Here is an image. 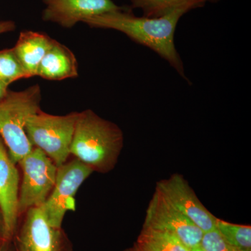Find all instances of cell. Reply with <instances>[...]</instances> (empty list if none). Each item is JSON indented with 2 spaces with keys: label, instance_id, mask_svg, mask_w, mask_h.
Masks as SVG:
<instances>
[{
  "label": "cell",
  "instance_id": "1",
  "mask_svg": "<svg viewBox=\"0 0 251 251\" xmlns=\"http://www.w3.org/2000/svg\"><path fill=\"white\" fill-rule=\"evenodd\" d=\"M188 11L187 8H181L162 17L149 18L137 17L123 9L87 18L82 23L91 27L121 31L135 42L156 52L186 79L182 61L175 47V33L180 18Z\"/></svg>",
  "mask_w": 251,
  "mask_h": 251
},
{
  "label": "cell",
  "instance_id": "2",
  "mask_svg": "<svg viewBox=\"0 0 251 251\" xmlns=\"http://www.w3.org/2000/svg\"><path fill=\"white\" fill-rule=\"evenodd\" d=\"M121 128L92 110L79 112L73 136L71 155L99 173H108L116 166L123 148Z\"/></svg>",
  "mask_w": 251,
  "mask_h": 251
},
{
  "label": "cell",
  "instance_id": "3",
  "mask_svg": "<svg viewBox=\"0 0 251 251\" xmlns=\"http://www.w3.org/2000/svg\"><path fill=\"white\" fill-rule=\"evenodd\" d=\"M41 90L39 85L21 92L9 91L0 101V136L14 163L30 152L34 147L28 139V119L40 110Z\"/></svg>",
  "mask_w": 251,
  "mask_h": 251
},
{
  "label": "cell",
  "instance_id": "4",
  "mask_svg": "<svg viewBox=\"0 0 251 251\" xmlns=\"http://www.w3.org/2000/svg\"><path fill=\"white\" fill-rule=\"evenodd\" d=\"M78 112L54 115L39 110L28 119L25 132L31 145L39 148L59 167L71 156L73 136Z\"/></svg>",
  "mask_w": 251,
  "mask_h": 251
},
{
  "label": "cell",
  "instance_id": "5",
  "mask_svg": "<svg viewBox=\"0 0 251 251\" xmlns=\"http://www.w3.org/2000/svg\"><path fill=\"white\" fill-rule=\"evenodd\" d=\"M18 163L23 173L18 197L21 216L46 202L54 187L57 167L44 151L34 147Z\"/></svg>",
  "mask_w": 251,
  "mask_h": 251
},
{
  "label": "cell",
  "instance_id": "6",
  "mask_svg": "<svg viewBox=\"0 0 251 251\" xmlns=\"http://www.w3.org/2000/svg\"><path fill=\"white\" fill-rule=\"evenodd\" d=\"M94 172L82 162L74 158L57 167L54 187L41 209L51 226L62 228L63 220L69 210H75L77 190Z\"/></svg>",
  "mask_w": 251,
  "mask_h": 251
},
{
  "label": "cell",
  "instance_id": "7",
  "mask_svg": "<svg viewBox=\"0 0 251 251\" xmlns=\"http://www.w3.org/2000/svg\"><path fill=\"white\" fill-rule=\"evenodd\" d=\"M143 226L162 229L173 234L190 250L201 245L204 234L197 226L175 209L156 189L149 203Z\"/></svg>",
  "mask_w": 251,
  "mask_h": 251
},
{
  "label": "cell",
  "instance_id": "8",
  "mask_svg": "<svg viewBox=\"0 0 251 251\" xmlns=\"http://www.w3.org/2000/svg\"><path fill=\"white\" fill-rule=\"evenodd\" d=\"M18 232V251H71L70 242L62 228L51 226L41 207L25 213Z\"/></svg>",
  "mask_w": 251,
  "mask_h": 251
},
{
  "label": "cell",
  "instance_id": "9",
  "mask_svg": "<svg viewBox=\"0 0 251 251\" xmlns=\"http://www.w3.org/2000/svg\"><path fill=\"white\" fill-rule=\"evenodd\" d=\"M156 189L204 233L216 229L219 219L203 205L183 175L174 173L161 180L157 182Z\"/></svg>",
  "mask_w": 251,
  "mask_h": 251
},
{
  "label": "cell",
  "instance_id": "10",
  "mask_svg": "<svg viewBox=\"0 0 251 251\" xmlns=\"http://www.w3.org/2000/svg\"><path fill=\"white\" fill-rule=\"evenodd\" d=\"M19 173L0 136V212L2 239L11 241L17 232L19 197Z\"/></svg>",
  "mask_w": 251,
  "mask_h": 251
},
{
  "label": "cell",
  "instance_id": "11",
  "mask_svg": "<svg viewBox=\"0 0 251 251\" xmlns=\"http://www.w3.org/2000/svg\"><path fill=\"white\" fill-rule=\"evenodd\" d=\"M46 7L42 12L45 22L72 28L85 19L107 13L121 11L113 0H42Z\"/></svg>",
  "mask_w": 251,
  "mask_h": 251
},
{
  "label": "cell",
  "instance_id": "12",
  "mask_svg": "<svg viewBox=\"0 0 251 251\" xmlns=\"http://www.w3.org/2000/svg\"><path fill=\"white\" fill-rule=\"evenodd\" d=\"M54 41V39L44 33L30 30L21 31L13 50L27 78L37 76L41 61Z\"/></svg>",
  "mask_w": 251,
  "mask_h": 251
},
{
  "label": "cell",
  "instance_id": "13",
  "mask_svg": "<svg viewBox=\"0 0 251 251\" xmlns=\"http://www.w3.org/2000/svg\"><path fill=\"white\" fill-rule=\"evenodd\" d=\"M37 76L48 80H62L78 76L76 57L67 46L54 40L41 61Z\"/></svg>",
  "mask_w": 251,
  "mask_h": 251
},
{
  "label": "cell",
  "instance_id": "14",
  "mask_svg": "<svg viewBox=\"0 0 251 251\" xmlns=\"http://www.w3.org/2000/svg\"><path fill=\"white\" fill-rule=\"evenodd\" d=\"M132 247L136 251H191L173 234L143 226Z\"/></svg>",
  "mask_w": 251,
  "mask_h": 251
},
{
  "label": "cell",
  "instance_id": "15",
  "mask_svg": "<svg viewBox=\"0 0 251 251\" xmlns=\"http://www.w3.org/2000/svg\"><path fill=\"white\" fill-rule=\"evenodd\" d=\"M132 7L143 11L149 18H158L181 8L190 10L202 6L206 0H129Z\"/></svg>",
  "mask_w": 251,
  "mask_h": 251
},
{
  "label": "cell",
  "instance_id": "16",
  "mask_svg": "<svg viewBox=\"0 0 251 251\" xmlns=\"http://www.w3.org/2000/svg\"><path fill=\"white\" fill-rule=\"evenodd\" d=\"M216 229L225 240L240 251H251V227L218 219Z\"/></svg>",
  "mask_w": 251,
  "mask_h": 251
},
{
  "label": "cell",
  "instance_id": "17",
  "mask_svg": "<svg viewBox=\"0 0 251 251\" xmlns=\"http://www.w3.org/2000/svg\"><path fill=\"white\" fill-rule=\"evenodd\" d=\"M27 78L13 49L0 50V81L9 85L15 81Z\"/></svg>",
  "mask_w": 251,
  "mask_h": 251
},
{
  "label": "cell",
  "instance_id": "18",
  "mask_svg": "<svg viewBox=\"0 0 251 251\" xmlns=\"http://www.w3.org/2000/svg\"><path fill=\"white\" fill-rule=\"evenodd\" d=\"M201 246L205 251H240L226 242L216 229L203 234Z\"/></svg>",
  "mask_w": 251,
  "mask_h": 251
},
{
  "label": "cell",
  "instance_id": "19",
  "mask_svg": "<svg viewBox=\"0 0 251 251\" xmlns=\"http://www.w3.org/2000/svg\"><path fill=\"white\" fill-rule=\"evenodd\" d=\"M16 29V24L14 21H0V34L12 31Z\"/></svg>",
  "mask_w": 251,
  "mask_h": 251
},
{
  "label": "cell",
  "instance_id": "20",
  "mask_svg": "<svg viewBox=\"0 0 251 251\" xmlns=\"http://www.w3.org/2000/svg\"><path fill=\"white\" fill-rule=\"evenodd\" d=\"M8 87H9V85L0 81V101L3 100L7 95L8 92L9 91Z\"/></svg>",
  "mask_w": 251,
  "mask_h": 251
},
{
  "label": "cell",
  "instance_id": "21",
  "mask_svg": "<svg viewBox=\"0 0 251 251\" xmlns=\"http://www.w3.org/2000/svg\"><path fill=\"white\" fill-rule=\"evenodd\" d=\"M10 242L11 241H0V251H16L13 249V248L10 247Z\"/></svg>",
  "mask_w": 251,
  "mask_h": 251
},
{
  "label": "cell",
  "instance_id": "22",
  "mask_svg": "<svg viewBox=\"0 0 251 251\" xmlns=\"http://www.w3.org/2000/svg\"><path fill=\"white\" fill-rule=\"evenodd\" d=\"M191 251H205L203 249V248L201 246L194 248V249H191Z\"/></svg>",
  "mask_w": 251,
  "mask_h": 251
},
{
  "label": "cell",
  "instance_id": "23",
  "mask_svg": "<svg viewBox=\"0 0 251 251\" xmlns=\"http://www.w3.org/2000/svg\"><path fill=\"white\" fill-rule=\"evenodd\" d=\"M0 240L2 239V225H1V220L0 219Z\"/></svg>",
  "mask_w": 251,
  "mask_h": 251
},
{
  "label": "cell",
  "instance_id": "24",
  "mask_svg": "<svg viewBox=\"0 0 251 251\" xmlns=\"http://www.w3.org/2000/svg\"><path fill=\"white\" fill-rule=\"evenodd\" d=\"M136 251L133 249V247L128 248V249H126L125 251Z\"/></svg>",
  "mask_w": 251,
  "mask_h": 251
},
{
  "label": "cell",
  "instance_id": "25",
  "mask_svg": "<svg viewBox=\"0 0 251 251\" xmlns=\"http://www.w3.org/2000/svg\"><path fill=\"white\" fill-rule=\"evenodd\" d=\"M206 1H208V0H206Z\"/></svg>",
  "mask_w": 251,
  "mask_h": 251
}]
</instances>
